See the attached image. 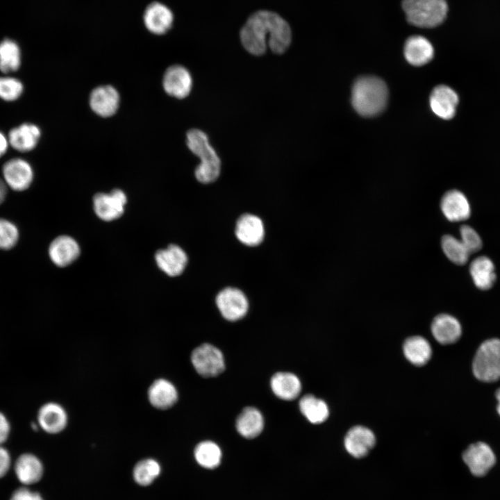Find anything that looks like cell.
<instances>
[{
	"instance_id": "1",
	"label": "cell",
	"mask_w": 500,
	"mask_h": 500,
	"mask_svg": "<svg viewBox=\"0 0 500 500\" xmlns=\"http://www.w3.org/2000/svg\"><path fill=\"white\" fill-rule=\"evenodd\" d=\"M243 47L250 53L263 54L268 46L276 53H283L289 47L292 33L289 24L278 14L260 10L247 19L240 31Z\"/></svg>"
},
{
	"instance_id": "2",
	"label": "cell",
	"mask_w": 500,
	"mask_h": 500,
	"mask_svg": "<svg viewBox=\"0 0 500 500\" xmlns=\"http://www.w3.org/2000/svg\"><path fill=\"white\" fill-rule=\"evenodd\" d=\"M388 98L385 83L375 76H362L356 81L352 88L353 107L364 117H373L382 112L386 106Z\"/></svg>"
},
{
	"instance_id": "3",
	"label": "cell",
	"mask_w": 500,
	"mask_h": 500,
	"mask_svg": "<svg viewBox=\"0 0 500 500\" xmlns=\"http://www.w3.org/2000/svg\"><path fill=\"white\" fill-rule=\"evenodd\" d=\"M186 142L189 149L201 159L195 169L197 179L202 183L215 181L220 174L221 161L207 135L199 129H190L186 134Z\"/></svg>"
},
{
	"instance_id": "4",
	"label": "cell",
	"mask_w": 500,
	"mask_h": 500,
	"mask_svg": "<svg viewBox=\"0 0 500 500\" xmlns=\"http://www.w3.org/2000/svg\"><path fill=\"white\" fill-rule=\"evenodd\" d=\"M402 8L407 21L420 28H433L440 25L448 12L446 0H403Z\"/></svg>"
},
{
	"instance_id": "5",
	"label": "cell",
	"mask_w": 500,
	"mask_h": 500,
	"mask_svg": "<svg viewBox=\"0 0 500 500\" xmlns=\"http://www.w3.org/2000/svg\"><path fill=\"white\" fill-rule=\"evenodd\" d=\"M475 377L483 382L500 378V339L484 341L478 348L472 362Z\"/></svg>"
},
{
	"instance_id": "6",
	"label": "cell",
	"mask_w": 500,
	"mask_h": 500,
	"mask_svg": "<svg viewBox=\"0 0 500 500\" xmlns=\"http://www.w3.org/2000/svg\"><path fill=\"white\" fill-rule=\"evenodd\" d=\"M191 362L197 373L203 377L216 376L225 368L222 353L209 344L195 348L191 353Z\"/></svg>"
},
{
	"instance_id": "7",
	"label": "cell",
	"mask_w": 500,
	"mask_h": 500,
	"mask_svg": "<svg viewBox=\"0 0 500 500\" xmlns=\"http://www.w3.org/2000/svg\"><path fill=\"white\" fill-rule=\"evenodd\" d=\"M126 202V195L120 189H114L110 193L99 192L93 197L95 214L106 222L120 217L124 212Z\"/></svg>"
},
{
	"instance_id": "8",
	"label": "cell",
	"mask_w": 500,
	"mask_h": 500,
	"mask_svg": "<svg viewBox=\"0 0 500 500\" xmlns=\"http://www.w3.org/2000/svg\"><path fill=\"white\" fill-rule=\"evenodd\" d=\"M462 459L470 472L476 476L485 475L496 462L492 449L483 442L469 445L463 452Z\"/></svg>"
},
{
	"instance_id": "9",
	"label": "cell",
	"mask_w": 500,
	"mask_h": 500,
	"mask_svg": "<svg viewBox=\"0 0 500 500\" xmlns=\"http://www.w3.org/2000/svg\"><path fill=\"white\" fill-rule=\"evenodd\" d=\"M216 303L222 316L229 321L242 318L248 310V301L238 289L227 288L217 296Z\"/></svg>"
},
{
	"instance_id": "10",
	"label": "cell",
	"mask_w": 500,
	"mask_h": 500,
	"mask_svg": "<svg viewBox=\"0 0 500 500\" xmlns=\"http://www.w3.org/2000/svg\"><path fill=\"white\" fill-rule=\"evenodd\" d=\"M68 420L65 408L55 401H49L42 405L37 414L38 427L49 434L61 433L67 426Z\"/></svg>"
},
{
	"instance_id": "11",
	"label": "cell",
	"mask_w": 500,
	"mask_h": 500,
	"mask_svg": "<svg viewBox=\"0 0 500 500\" xmlns=\"http://www.w3.org/2000/svg\"><path fill=\"white\" fill-rule=\"evenodd\" d=\"M2 173L6 184L15 191L28 189L33 179L31 166L21 158L7 161L3 166Z\"/></svg>"
},
{
	"instance_id": "12",
	"label": "cell",
	"mask_w": 500,
	"mask_h": 500,
	"mask_svg": "<svg viewBox=\"0 0 500 500\" xmlns=\"http://www.w3.org/2000/svg\"><path fill=\"white\" fill-rule=\"evenodd\" d=\"M458 102L459 97L456 91L445 85L436 86L429 98L432 111L440 118L446 120L455 116Z\"/></svg>"
},
{
	"instance_id": "13",
	"label": "cell",
	"mask_w": 500,
	"mask_h": 500,
	"mask_svg": "<svg viewBox=\"0 0 500 500\" xmlns=\"http://www.w3.org/2000/svg\"><path fill=\"white\" fill-rule=\"evenodd\" d=\"M165 91L170 96L183 99L190 94L192 79L189 71L183 66H170L165 71L162 79Z\"/></svg>"
},
{
	"instance_id": "14",
	"label": "cell",
	"mask_w": 500,
	"mask_h": 500,
	"mask_svg": "<svg viewBox=\"0 0 500 500\" xmlns=\"http://www.w3.org/2000/svg\"><path fill=\"white\" fill-rule=\"evenodd\" d=\"M376 444L374 433L362 426H356L349 430L344 440L347 452L355 458L366 456Z\"/></svg>"
},
{
	"instance_id": "15",
	"label": "cell",
	"mask_w": 500,
	"mask_h": 500,
	"mask_svg": "<svg viewBox=\"0 0 500 500\" xmlns=\"http://www.w3.org/2000/svg\"><path fill=\"white\" fill-rule=\"evenodd\" d=\"M119 105V94L112 86L101 85L94 88L90 96L91 109L99 116L108 117L115 115Z\"/></svg>"
},
{
	"instance_id": "16",
	"label": "cell",
	"mask_w": 500,
	"mask_h": 500,
	"mask_svg": "<svg viewBox=\"0 0 500 500\" xmlns=\"http://www.w3.org/2000/svg\"><path fill=\"white\" fill-rule=\"evenodd\" d=\"M151 406L158 410H167L177 402L178 394L175 385L168 379L158 378L149 385L147 392Z\"/></svg>"
},
{
	"instance_id": "17",
	"label": "cell",
	"mask_w": 500,
	"mask_h": 500,
	"mask_svg": "<svg viewBox=\"0 0 500 500\" xmlns=\"http://www.w3.org/2000/svg\"><path fill=\"white\" fill-rule=\"evenodd\" d=\"M440 208L444 217L453 222L466 220L471 215L467 198L458 190H449L442 196Z\"/></svg>"
},
{
	"instance_id": "18",
	"label": "cell",
	"mask_w": 500,
	"mask_h": 500,
	"mask_svg": "<svg viewBox=\"0 0 500 500\" xmlns=\"http://www.w3.org/2000/svg\"><path fill=\"white\" fill-rule=\"evenodd\" d=\"M155 260L158 267L169 276L182 274L188 262L186 253L176 244H170L165 249L157 251Z\"/></svg>"
},
{
	"instance_id": "19",
	"label": "cell",
	"mask_w": 500,
	"mask_h": 500,
	"mask_svg": "<svg viewBox=\"0 0 500 500\" xmlns=\"http://www.w3.org/2000/svg\"><path fill=\"white\" fill-rule=\"evenodd\" d=\"M51 260L58 267H66L80 255V247L77 242L70 236L60 235L56 238L49 247Z\"/></svg>"
},
{
	"instance_id": "20",
	"label": "cell",
	"mask_w": 500,
	"mask_h": 500,
	"mask_svg": "<svg viewBox=\"0 0 500 500\" xmlns=\"http://www.w3.org/2000/svg\"><path fill=\"white\" fill-rule=\"evenodd\" d=\"M238 239L248 246H256L263 240L264 226L262 220L251 214H244L238 220L235 226Z\"/></svg>"
},
{
	"instance_id": "21",
	"label": "cell",
	"mask_w": 500,
	"mask_h": 500,
	"mask_svg": "<svg viewBox=\"0 0 500 500\" xmlns=\"http://www.w3.org/2000/svg\"><path fill=\"white\" fill-rule=\"evenodd\" d=\"M431 328L435 340L442 344L456 342L462 334V328L459 321L448 314L437 315L433 319Z\"/></svg>"
},
{
	"instance_id": "22",
	"label": "cell",
	"mask_w": 500,
	"mask_h": 500,
	"mask_svg": "<svg viewBox=\"0 0 500 500\" xmlns=\"http://www.w3.org/2000/svg\"><path fill=\"white\" fill-rule=\"evenodd\" d=\"M403 53L405 58L410 65L422 66L432 60L434 49L426 38L413 35L406 41Z\"/></svg>"
},
{
	"instance_id": "23",
	"label": "cell",
	"mask_w": 500,
	"mask_h": 500,
	"mask_svg": "<svg viewBox=\"0 0 500 500\" xmlns=\"http://www.w3.org/2000/svg\"><path fill=\"white\" fill-rule=\"evenodd\" d=\"M14 470L17 479L28 485L36 483L41 479L44 468L41 460L36 456L26 453L17 458Z\"/></svg>"
},
{
	"instance_id": "24",
	"label": "cell",
	"mask_w": 500,
	"mask_h": 500,
	"mask_svg": "<svg viewBox=\"0 0 500 500\" xmlns=\"http://www.w3.org/2000/svg\"><path fill=\"white\" fill-rule=\"evenodd\" d=\"M147 28L154 34H163L172 26L173 14L165 5L154 2L148 6L144 14Z\"/></svg>"
},
{
	"instance_id": "25",
	"label": "cell",
	"mask_w": 500,
	"mask_h": 500,
	"mask_svg": "<svg viewBox=\"0 0 500 500\" xmlns=\"http://www.w3.org/2000/svg\"><path fill=\"white\" fill-rule=\"evenodd\" d=\"M41 135L38 126L24 123L12 128L8 133V142L15 149L21 152L33 150L38 144Z\"/></svg>"
},
{
	"instance_id": "26",
	"label": "cell",
	"mask_w": 500,
	"mask_h": 500,
	"mask_svg": "<svg viewBox=\"0 0 500 500\" xmlns=\"http://www.w3.org/2000/svg\"><path fill=\"white\" fill-rule=\"evenodd\" d=\"M469 273L474 285L482 290L490 289L497 278L494 263L485 256L477 257L471 262Z\"/></svg>"
},
{
	"instance_id": "27",
	"label": "cell",
	"mask_w": 500,
	"mask_h": 500,
	"mask_svg": "<svg viewBox=\"0 0 500 500\" xmlns=\"http://www.w3.org/2000/svg\"><path fill=\"white\" fill-rule=\"evenodd\" d=\"M270 385L274 394L286 401L296 399L301 390V384L299 378L289 372L275 374L272 377Z\"/></svg>"
},
{
	"instance_id": "28",
	"label": "cell",
	"mask_w": 500,
	"mask_h": 500,
	"mask_svg": "<svg viewBox=\"0 0 500 500\" xmlns=\"http://www.w3.org/2000/svg\"><path fill=\"white\" fill-rule=\"evenodd\" d=\"M264 420L261 412L256 408L247 407L238 417L236 428L244 438L251 439L260 435L263 429Z\"/></svg>"
},
{
	"instance_id": "29",
	"label": "cell",
	"mask_w": 500,
	"mask_h": 500,
	"mask_svg": "<svg viewBox=\"0 0 500 500\" xmlns=\"http://www.w3.org/2000/svg\"><path fill=\"white\" fill-rule=\"evenodd\" d=\"M403 351L406 359L416 366L427 363L432 355L429 342L418 335L408 338L403 344Z\"/></svg>"
},
{
	"instance_id": "30",
	"label": "cell",
	"mask_w": 500,
	"mask_h": 500,
	"mask_svg": "<svg viewBox=\"0 0 500 500\" xmlns=\"http://www.w3.org/2000/svg\"><path fill=\"white\" fill-rule=\"evenodd\" d=\"M299 408L310 423L316 424L326 421L329 414L327 404L312 394L305 395L301 399Z\"/></svg>"
},
{
	"instance_id": "31",
	"label": "cell",
	"mask_w": 500,
	"mask_h": 500,
	"mask_svg": "<svg viewBox=\"0 0 500 500\" xmlns=\"http://www.w3.org/2000/svg\"><path fill=\"white\" fill-rule=\"evenodd\" d=\"M21 65V52L13 40L5 39L0 42V71L3 73L16 72Z\"/></svg>"
},
{
	"instance_id": "32",
	"label": "cell",
	"mask_w": 500,
	"mask_h": 500,
	"mask_svg": "<svg viewBox=\"0 0 500 500\" xmlns=\"http://www.w3.org/2000/svg\"><path fill=\"white\" fill-rule=\"evenodd\" d=\"M194 454L198 464L206 469L216 468L221 462V449L212 441L199 443L194 449Z\"/></svg>"
},
{
	"instance_id": "33",
	"label": "cell",
	"mask_w": 500,
	"mask_h": 500,
	"mask_svg": "<svg viewBox=\"0 0 500 500\" xmlns=\"http://www.w3.org/2000/svg\"><path fill=\"white\" fill-rule=\"evenodd\" d=\"M441 247L445 256L452 262L462 265L467 262L470 253L460 240L451 235H444L441 240Z\"/></svg>"
},
{
	"instance_id": "34",
	"label": "cell",
	"mask_w": 500,
	"mask_h": 500,
	"mask_svg": "<svg viewBox=\"0 0 500 500\" xmlns=\"http://www.w3.org/2000/svg\"><path fill=\"white\" fill-rule=\"evenodd\" d=\"M161 467L159 462L152 458L139 461L133 469V478L141 485H150L160 474Z\"/></svg>"
},
{
	"instance_id": "35",
	"label": "cell",
	"mask_w": 500,
	"mask_h": 500,
	"mask_svg": "<svg viewBox=\"0 0 500 500\" xmlns=\"http://www.w3.org/2000/svg\"><path fill=\"white\" fill-rule=\"evenodd\" d=\"M18 240L17 227L12 222L0 218V249H10L16 245Z\"/></svg>"
},
{
	"instance_id": "36",
	"label": "cell",
	"mask_w": 500,
	"mask_h": 500,
	"mask_svg": "<svg viewBox=\"0 0 500 500\" xmlns=\"http://www.w3.org/2000/svg\"><path fill=\"white\" fill-rule=\"evenodd\" d=\"M24 90L22 83L12 77H0V98L4 101L17 100Z\"/></svg>"
},
{
	"instance_id": "37",
	"label": "cell",
	"mask_w": 500,
	"mask_h": 500,
	"mask_svg": "<svg viewBox=\"0 0 500 500\" xmlns=\"http://www.w3.org/2000/svg\"><path fill=\"white\" fill-rule=\"evenodd\" d=\"M460 241L469 253L478 251L483 245L478 233L471 226L462 225L460 228Z\"/></svg>"
},
{
	"instance_id": "38",
	"label": "cell",
	"mask_w": 500,
	"mask_h": 500,
	"mask_svg": "<svg viewBox=\"0 0 500 500\" xmlns=\"http://www.w3.org/2000/svg\"><path fill=\"white\" fill-rule=\"evenodd\" d=\"M10 500H43V499L38 492L22 487L15 490Z\"/></svg>"
},
{
	"instance_id": "39",
	"label": "cell",
	"mask_w": 500,
	"mask_h": 500,
	"mask_svg": "<svg viewBox=\"0 0 500 500\" xmlns=\"http://www.w3.org/2000/svg\"><path fill=\"white\" fill-rule=\"evenodd\" d=\"M11 463L8 451L0 445V478L4 476L10 469Z\"/></svg>"
},
{
	"instance_id": "40",
	"label": "cell",
	"mask_w": 500,
	"mask_h": 500,
	"mask_svg": "<svg viewBox=\"0 0 500 500\" xmlns=\"http://www.w3.org/2000/svg\"><path fill=\"white\" fill-rule=\"evenodd\" d=\"M10 430V421L6 415L0 411V445H2L8 440Z\"/></svg>"
},
{
	"instance_id": "41",
	"label": "cell",
	"mask_w": 500,
	"mask_h": 500,
	"mask_svg": "<svg viewBox=\"0 0 500 500\" xmlns=\"http://www.w3.org/2000/svg\"><path fill=\"white\" fill-rule=\"evenodd\" d=\"M8 145V139L1 132H0V157H1L6 152Z\"/></svg>"
},
{
	"instance_id": "42",
	"label": "cell",
	"mask_w": 500,
	"mask_h": 500,
	"mask_svg": "<svg viewBox=\"0 0 500 500\" xmlns=\"http://www.w3.org/2000/svg\"><path fill=\"white\" fill-rule=\"evenodd\" d=\"M6 192L7 189L6 183L3 181L0 180V204L3 203L6 198Z\"/></svg>"
},
{
	"instance_id": "43",
	"label": "cell",
	"mask_w": 500,
	"mask_h": 500,
	"mask_svg": "<svg viewBox=\"0 0 500 500\" xmlns=\"http://www.w3.org/2000/svg\"><path fill=\"white\" fill-rule=\"evenodd\" d=\"M496 398L497 400V410L500 415V388H499L496 392Z\"/></svg>"
}]
</instances>
